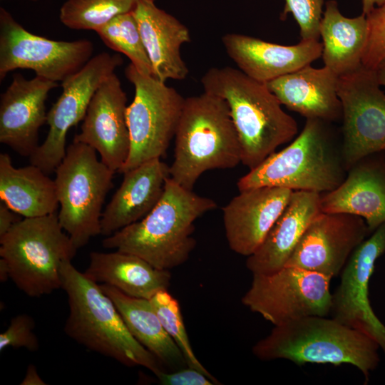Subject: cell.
Listing matches in <instances>:
<instances>
[{"instance_id": "1", "label": "cell", "mask_w": 385, "mask_h": 385, "mask_svg": "<svg viewBox=\"0 0 385 385\" xmlns=\"http://www.w3.org/2000/svg\"><path fill=\"white\" fill-rule=\"evenodd\" d=\"M216 208L213 200L184 188L170 177L155 207L141 220L107 236L102 245L169 270L185 262L195 248V221Z\"/></svg>"}, {"instance_id": "2", "label": "cell", "mask_w": 385, "mask_h": 385, "mask_svg": "<svg viewBox=\"0 0 385 385\" xmlns=\"http://www.w3.org/2000/svg\"><path fill=\"white\" fill-rule=\"evenodd\" d=\"M204 91L224 98L237 132L241 163L252 170L292 140L297 121L265 83L230 66L210 68L201 78Z\"/></svg>"}, {"instance_id": "3", "label": "cell", "mask_w": 385, "mask_h": 385, "mask_svg": "<svg viewBox=\"0 0 385 385\" xmlns=\"http://www.w3.org/2000/svg\"><path fill=\"white\" fill-rule=\"evenodd\" d=\"M61 288L68 297L65 334L86 347L127 366H143L157 375L158 359L131 334L113 302L97 282L78 270L71 260L61 267Z\"/></svg>"}, {"instance_id": "4", "label": "cell", "mask_w": 385, "mask_h": 385, "mask_svg": "<svg viewBox=\"0 0 385 385\" xmlns=\"http://www.w3.org/2000/svg\"><path fill=\"white\" fill-rule=\"evenodd\" d=\"M327 316H309L274 326L252 351L260 360L286 359L297 365L350 364L368 379L379 362L378 344L366 334Z\"/></svg>"}, {"instance_id": "5", "label": "cell", "mask_w": 385, "mask_h": 385, "mask_svg": "<svg viewBox=\"0 0 385 385\" xmlns=\"http://www.w3.org/2000/svg\"><path fill=\"white\" fill-rule=\"evenodd\" d=\"M170 177L192 190L202 173L230 169L242 160L240 138L226 101L202 93L185 98L175 133Z\"/></svg>"}, {"instance_id": "6", "label": "cell", "mask_w": 385, "mask_h": 385, "mask_svg": "<svg viewBox=\"0 0 385 385\" xmlns=\"http://www.w3.org/2000/svg\"><path fill=\"white\" fill-rule=\"evenodd\" d=\"M331 123L307 118L302 132L286 148L269 155L237 183L239 191L270 186L320 194L339 187L347 174Z\"/></svg>"}, {"instance_id": "7", "label": "cell", "mask_w": 385, "mask_h": 385, "mask_svg": "<svg viewBox=\"0 0 385 385\" xmlns=\"http://www.w3.org/2000/svg\"><path fill=\"white\" fill-rule=\"evenodd\" d=\"M77 250L57 212L24 217L0 237V257L9 279L30 297L61 288V265L72 260Z\"/></svg>"}, {"instance_id": "8", "label": "cell", "mask_w": 385, "mask_h": 385, "mask_svg": "<svg viewBox=\"0 0 385 385\" xmlns=\"http://www.w3.org/2000/svg\"><path fill=\"white\" fill-rule=\"evenodd\" d=\"M59 223L77 249L101 235L106 197L115 173L89 145L73 140L55 170Z\"/></svg>"}, {"instance_id": "9", "label": "cell", "mask_w": 385, "mask_h": 385, "mask_svg": "<svg viewBox=\"0 0 385 385\" xmlns=\"http://www.w3.org/2000/svg\"><path fill=\"white\" fill-rule=\"evenodd\" d=\"M125 74L134 86L135 95L127 108L130 153L120 173L165 154L175 135L185 102L174 88L140 73L132 63L125 68Z\"/></svg>"}, {"instance_id": "10", "label": "cell", "mask_w": 385, "mask_h": 385, "mask_svg": "<svg viewBox=\"0 0 385 385\" xmlns=\"http://www.w3.org/2000/svg\"><path fill=\"white\" fill-rule=\"evenodd\" d=\"M332 278L284 266L269 274H252L242 303L274 326L309 316L330 314Z\"/></svg>"}, {"instance_id": "11", "label": "cell", "mask_w": 385, "mask_h": 385, "mask_svg": "<svg viewBox=\"0 0 385 385\" xmlns=\"http://www.w3.org/2000/svg\"><path fill=\"white\" fill-rule=\"evenodd\" d=\"M92 42L51 40L25 29L0 8V81L16 69H31L36 76L62 82L91 58Z\"/></svg>"}, {"instance_id": "12", "label": "cell", "mask_w": 385, "mask_h": 385, "mask_svg": "<svg viewBox=\"0 0 385 385\" xmlns=\"http://www.w3.org/2000/svg\"><path fill=\"white\" fill-rule=\"evenodd\" d=\"M380 86L375 71L363 66L338 78L342 151L347 171L367 156L385 153V93Z\"/></svg>"}, {"instance_id": "13", "label": "cell", "mask_w": 385, "mask_h": 385, "mask_svg": "<svg viewBox=\"0 0 385 385\" xmlns=\"http://www.w3.org/2000/svg\"><path fill=\"white\" fill-rule=\"evenodd\" d=\"M122 63L120 55L102 52L61 82L62 93L47 113L46 138L29 157L31 164L48 175L55 172L66 153L68 130L83 120L96 90Z\"/></svg>"}, {"instance_id": "14", "label": "cell", "mask_w": 385, "mask_h": 385, "mask_svg": "<svg viewBox=\"0 0 385 385\" xmlns=\"http://www.w3.org/2000/svg\"><path fill=\"white\" fill-rule=\"evenodd\" d=\"M385 252V223L353 252L332 294L330 314L340 323L373 339L385 356V325L372 309L369 284L376 260Z\"/></svg>"}, {"instance_id": "15", "label": "cell", "mask_w": 385, "mask_h": 385, "mask_svg": "<svg viewBox=\"0 0 385 385\" xmlns=\"http://www.w3.org/2000/svg\"><path fill=\"white\" fill-rule=\"evenodd\" d=\"M369 233L366 222L359 216L320 212L307 226L285 266L332 279L342 273L353 252Z\"/></svg>"}, {"instance_id": "16", "label": "cell", "mask_w": 385, "mask_h": 385, "mask_svg": "<svg viewBox=\"0 0 385 385\" xmlns=\"http://www.w3.org/2000/svg\"><path fill=\"white\" fill-rule=\"evenodd\" d=\"M126 93L113 73L95 92L81 132L73 138L93 148L101 160L115 173H119L130 153Z\"/></svg>"}, {"instance_id": "17", "label": "cell", "mask_w": 385, "mask_h": 385, "mask_svg": "<svg viewBox=\"0 0 385 385\" xmlns=\"http://www.w3.org/2000/svg\"><path fill=\"white\" fill-rule=\"evenodd\" d=\"M58 86V82L38 76L28 80L14 74L0 97V142L30 157L39 146V129L47 120L46 101Z\"/></svg>"}, {"instance_id": "18", "label": "cell", "mask_w": 385, "mask_h": 385, "mask_svg": "<svg viewBox=\"0 0 385 385\" xmlns=\"http://www.w3.org/2000/svg\"><path fill=\"white\" fill-rule=\"evenodd\" d=\"M292 192L270 186L240 191L222 208L230 248L243 256L252 255L286 207Z\"/></svg>"}, {"instance_id": "19", "label": "cell", "mask_w": 385, "mask_h": 385, "mask_svg": "<svg viewBox=\"0 0 385 385\" xmlns=\"http://www.w3.org/2000/svg\"><path fill=\"white\" fill-rule=\"evenodd\" d=\"M222 42L238 69L263 83L311 65L323 48L317 39L284 46L234 33L224 35Z\"/></svg>"}, {"instance_id": "20", "label": "cell", "mask_w": 385, "mask_h": 385, "mask_svg": "<svg viewBox=\"0 0 385 385\" xmlns=\"http://www.w3.org/2000/svg\"><path fill=\"white\" fill-rule=\"evenodd\" d=\"M376 155L356 163L339 187L322 194V212L359 216L370 233L385 223V159Z\"/></svg>"}, {"instance_id": "21", "label": "cell", "mask_w": 385, "mask_h": 385, "mask_svg": "<svg viewBox=\"0 0 385 385\" xmlns=\"http://www.w3.org/2000/svg\"><path fill=\"white\" fill-rule=\"evenodd\" d=\"M123 174V179L103 211L101 235L109 236L146 216L160 200L170 166L150 160Z\"/></svg>"}, {"instance_id": "22", "label": "cell", "mask_w": 385, "mask_h": 385, "mask_svg": "<svg viewBox=\"0 0 385 385\" xmlns=\"http://www.w3.org/2000/svg\"><path fill=\"white\" fill-rule=\"evenodd\" d=\"M133 14L152 65L153 76L164 83L168 79H185L189 70L180 48L190 41L188 27L152 0H138Z\"/></svg>"}, {"instance_id": "23", "label": "cell", "mask_w": 385, "mask_h": 385, "mask_svg": "<svg viewBox=\"0 0 385 385\" xmlns=\"http://www.w3.org/2000/svg\"><path fill=\"white\" fill-rule=\"evenodd\" d=\"M337 76L327 66L307 65L265 84L282 105L307 118L332 123L342 119Z\"/></svg>"}, {"instance_id": "24", "label": "cell", "mask_w": 385, "mask_h": 385, "mask_svg": "<svg viewBox=\"0 0 385 385\" xmlns=\"http://www.w3.org/2000/svg\"><path fill=\"white\" fill-rule=\"evenodd\" d=\"M322 194L293 191L289 200L259 247L246 260L252 274L284 267L312 219L321 211Z\"/></svg>"}, {"instance_id": "25", "label": "cell", "mask_w": 385, "mask_h": 385, "mask_svg": "<svg viewBox=\"0 0 385 385\" xmlns=\"http://www.w3.org/2000/svg\"><path fill=\"white\" fill-rule=\"evenodd\" d=\"M89 265L83 272L98 284L115 287L127 295L150 299L161 290H168L171 274L143 258L116 250L92 252Z\"/></svg>"}, {"instance_id": "26", "label": "cell", "mask_w": 385, "mask_h": 385, "mask_svg": "<svg viewBox=\"0 0 385 385\" xmlns=\"http://www.w3.org/2000/svg\"><path fill=\"white\" fill-rule=\"evenodd\" d=\"M0 199L24 217L56 212L59 205L54 180L33 164L14 167L7 153L0 154Z\"/></svg>"}, {"instance_id": "27", "label": "cell", "mask_w": 385, "mask_h": 385, "mask_svg": "<svg viewBox=\"0 0 385 385\" xmlns=\"http://www.w3.org/2000/svg\"><path fill=\"white\" fill-rule=\"evenodd\" d=\"M369 33V24L364 14L346 17L339 11L336 1H327L319 24L324 66L339 76L360 68Z\"/></svg>"}, {"instance_id": "28", "label": "cell", "mask_w": 385, "mask_h": 385, "mask_svg": "<svg viewBox=\"0 0 385 385\" xmlns=\"http://www.w3.org/2000/svg\"><path fill=\"white\" fill-rule=\"evenodd\" d=\"M99 284L113 302L133 337L163 365L173 370L188 366L181 350L164 329L149 299L127 295L108 284Z\"/></svg>"}, {"instance_id": "29", "label": "cell", "mask_w": 385, "mask_h": 385, "mask_svg": "<svg viewBox=\"0 0 385 385\" xmlns=\"http://www.w3.org/2000/svg\"><path fill=\"white\" fill-rule=\"evenodd\" d=\"M138 0H67L61 7L59 19L74 30L96 31L115 16L133 12Z\"/></svg>"}, {"instance_id": "30", "label": "cell", "mask_w": 385, "mask_h": 385, "mask_svg": "<svg viewBox=\"0 0 385 385\" xmlns=\"http://www.w3.org/2000/svg\"><path fill=\"white\" fill-rule=\"evenodd\" d=\"M96 32L106 46L125 55L140 73L153 76L152 65L133 12L115 16Z\"/></svg>"}, {"instance_id": "31", "label": "cell", "mask_w": 385, "mask_h": 385, "mask_svg": "<svg viewBox=\"0 0 385 385\" xmlns=\"http://www.w3.org/2000/svg\"><path fill=\"white\" fill-rule=\"evenodd\" d=\"M149 300L164 329L181 350L187 366L201 371L216 384H220V382L198 360L192 350L178 301L168 290L157 292Z\"/></svg>"}, {"instance_id": "32", "label": "cell", "mask_w": 385, "mask_h": 385, "mask_svg": "<svg viewBox=\"0 0 385 385\" xmlns=\"http://www.w3.org/2000/svg\"><path fill=\"white\" fill-rule=\"evenodd\" d=\"M324 0H285L281 18L290 13L297 22L301 41L319 40Z\"/></svg>"}, {"instance_id": "33", "label": "cell", "mask_w": 385, "mask_h": 385, "mask_svg": "<svg viewBox=\"0 0 385 385\" xmlns=\"http://www.w3.org/2000/svg\"><path fill=\"white\" fill-rule=\"evenodd\" d=\"M366 16L369 33L362 66L375 70L385 59V4L374 8Z\"/></svg>"}, {"instance_id": "34", "label": "cell", "mask_w": 385, "mask_h": 385, "mask_svg": "<svg viewBox=\"0 0 385 385\" xmlns=\"http://www.w3.org/2000/svg\"><path fill=\"white\" fill-rule=\"evenodd\" d=\"M35 322L26 314L13 317L8 328L0 334V351L7 347L24 348L35 351L39 348L38 337L34 332Z\"/></svg>"}, {"instance_id": "35", "label": "cell", "mask_w": 385, "mask_h": 385, "mask_svg": "<svg viewBox=\"0 0 385 385\" xmlns=\"http://www.w3.org/2000/svg\"><path fill=\"white\" fill-rule=\"evenodd\" d=\"M164 385H214L216 383L201 371L186 366L171 372L162 371L155 375Z\"/></svg>"}, {"instance_id": "36", "label": "cell", "mask_w": 385, "mask_h": 385, "mask_svg": "<svg viewBox=\"0 0 385 385\" xmlns=\"http://www.w3.org/2000/svg\"><path fill=\"white\" fill-rule=\"evenodd\" d=\"M11 210L4 202H0V237L21 220V216Z\"/></svg>"}, {"instance_id": "37", "label": "cell", "mask_w": 385, "mask_h": 385, "mask_svg": "<svg viewBox=\"0 0 385 385\" xmlns=\"http://www.w3.org/2000/svg\"><path fill=\"white\" fill-rule=\"evenodd\" d=\"M21 385H44L46 383L40 377L36 367L30 364L26 369V375L21 383Z\"/></svg>"}, {"instance_id": "38", "label": "cell", "mask_w": 385, "mask_h": 385, "mask_svg": "<svg viewBox=\"0 0 385 385\" xmlns=\"http://www.w3.org/2000/svg\"><path fill=\"white\" fill-rule=\"evenodd\" d=\"M362 14L366 16L374 8L385 4V0H361Z\"/></svg>"}, {"instance_id": "39", "label": "cell", "mask_w": 385, "mask_h": 385, "mask_svg": "<svg viewBox=\"0 0 385 385\" xmlns=\"http://www.w3.org/2000/svg\"><path fill=\"white\" fill-rule=\"evenodd\" d=\"M374 71L379 85L385 87V59Z\"/></svg>"}, {"instance_id": "40", "label": "cell", "mask_w": 385, "mask_h": 385, "mask_svg": "<svg viewBox=\"0 0 385 385\" xmlns=\"http://www.w3.org/2000/svg\"><path fill=\"white\" fill-rule=\"evenodd\" d=\"M30 1H38V0H30Z\"/></svg>"}, {"instance_id": "41", "label": "cell", "mask_w": 385, "mask_h": 385, "mask_svg": "<svg viewBox=\"0 0 385 385\" xmlns=\"http://www.w3.org/2000/svg\"><path fill=\"white\" fill-rule=\"evenodd\" d=\"M152 1H155V0H152Z\"/></svg>"}]
</instances>
